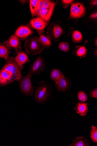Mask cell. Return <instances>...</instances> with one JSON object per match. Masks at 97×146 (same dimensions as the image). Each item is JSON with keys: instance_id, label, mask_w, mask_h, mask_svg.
I'll list each match as a JSON object with an SVG mask.
<instances>
[{"instance_id": "cell-2", "label": "cell", "mask_w": 97, "mask_h": 146, "mask_svg": "<svg viewBox=\"0 0 97 146\" xmlns=\"http://www.w3.org/2000/svg\"><path fill=\"white\" fill-rule=\"evenodd\" d=\"M24 45L27 52L32 56L40 54L44 49L39 38L35 36H30L26 38Z\"/></svg>"}, {"instance_id": "cell-5", "label": "cell", "mask_w": 97, "mask_h": 146, "mask_svg": "<svg viewBox=\"0 0 97 146\" xmlns=\"http://www.w3.org/2000/svg\"><path fill=\"white\" fill-rule=\"evenodd\" d=\"M64 31L58 22L54 21L50 24L47 33L51 39L55 41H59L60 36L64 33Z\"/></svg>"}, {"instance_id": "cell-1", "label": "cell", "mask_w": 97, "mask_h": 146, "mask_svg": "<svg viewBox=\"0 0 97 146\" xmlns=\"http://www.w3.org/2000/svg\"><path fill=\"white\" fill-rule=\"evenodd\" d=\"M23 68L16 57H9L4 67L0 70V86L18 81L22 76L21 72Z\"/></svg>"}, {"instance_id": "cell-7", "label": "cell", "mask_w": 97, "mask_h": 146, "mask_svg": "<svg viewBox=\"0 0 97 146\" xmlns=\"http://www.w3.org/2000/svg\"><path fill=\"white\" fill-rule=\"evenodd\" d=\"M86 10L82 3H74L72 4L70 19H78L84 17L86 15Z\"/></svg>"}, {"instance_id": "cell-28", "label": "cell", "mask_w": 97, "mask_h": 146, "mask_svg": "<svg viewBox=\"0 0 97 146\" xmlns=\"http://www.w3.org/2000/svg\"><path fill=\"white\" fill-rule=\"evenodd\" d=\"M90 17L91 18L93 19H96L97 18V13L96 12L94 13L92 15L90 16Z\"/></svg>"}, {"instance_id": "cell-31", "label": "cell", "mask_w": 97, "mask_h": 146, "mask_svg": "<svg viewBox=\"0 0 97 146\" xmlns=\"http://www.w3.org/2000/svg\"><path fill=\"white\" fill-rule=\"evenodd\" d=\"M94 44L95 46H97V38H96L94 41Z\"/></svg>"}, {"instance_id": "cell-14", "label": "cell", "mask_w": 97, "mask_h": 146, "mask_svg": "<svg viewBox=\"0 0 97 146\" xmlns=\"http://www.w3.org/2000/svg\"><path fill=\"white\" fill-rule=\"evenodd\" d=\"M88 105L87 102H78L75 106L74 110L80 116H85L89 111Z\"/></svg>"}, {"instance_id": "cell-6", "label": "cell", "mask_w": 97, "mask_h": 146, "mask_svg": "<svg viewBox=\"0 0 97 146\" xmlns=\"http://www.w3.org/2000/svg\"><path fill=\"white\" fill-rule=\"evenodd\" d=\"M45 65L46 61L44 58L39 56L30 65L28 74L32 76L39 75L44 71Z\"/></svg>"}, {"instance_id": "cell-18", "label": "cell", "mask_w": 97, "mask_h": 146, "mask_svg": "<svg viewBox=\"0 0 97 146\" xmlns=\"http://www.w3.org/2000/svg\"><path fill=\"white\" fill-rule=\"evenodd\" d=\"M39 39L41 44L46 49L49 48L51 46V39L48 35H41Z\"/></svg>"}, {"instance_id": "cell-8", "label": "cell", "mask_w": 97, "mask_h": 146, "mask_svg": "<svg viewBox=\"0 0 97 146\" xmlns=\"http://www.w3.org/2000/svg\"><path fill=\"white\" fill-rule=\"evenodd\" d=\"M54 8L55 7H38L36 10V16L48 23L50 21Z\"/></svg>"}, {"instance_id": "cell-10", "label": "cell", "mask_w": 97, "mask_h": 146, "mask_svg": "<svg viewBox=\"0 0 97 146\" xmlns=\"http://www.w3.org/2000/svg\"><path fill=\"white\" fill-rule=\"evenodd\" d=\"M72 85L71 80L64 75L59 80L55 82V86L59 91L65 92L70 90Z\"/></svg>"}, {"instance_id": "cell-26", "label": "cell", "mask_w": 97, "mask_h": 146, "mask_svg": "<svg viewBox=\"0 0 97 146\" xmlns=\"http://www.w3.org/2000/svg\"><path fill=\"white\" fill-rule=\"evenodd\" d=\"M90 96L92 98L97 99V88L94 89L90 91Z\"/></svg>"}, {"instance_id": "cell-19", "label": "cell", "mask_w": 97, "mask_h": 146, "mask_svg": "<svg viewBox=\"0 0 97 146\" xmlns=\"http://www.w3.org/2000/svg\"><path fill=\"white\" fill-rule=\"evenodd\" d=\"M87 140L84 137H79L73 140L70 146H89Z\"/></svg>"}, {"instance_id": "cell-16", "label": "cell", "mask_w": 97, "mask_h": 146, "mask_svg": "<svg viewBox=\"0 0 97 146\" xmlns=\"http://www.w3.org/2000/svg\"><path fill=\"white\" fill-rule=\"evenodd\" d=\"M10 50L4 43L0 42V58L7 60L11 52Z\"/></svg>"}, {"instance_id": "cell-4", "label": "cell", "mask_w": 97, "mask_h": 146, "mask_svg": "<svg viewBox=\"0 0 97 146\" xmlns=\"http://www.w3.org/2000/svg\"><path fill=\"white\" fill-rule=\"evenodd\" d=\"M32 76L28 74L26 75L22 76L17 81L21 91L24 95L27 96H32L34 89L31 82Z\"/></svg>"}, {"instance_id": "cell-30", "label": "cell", "mask_w": 97, "mask_h": 146, "mask_svg": "<svg viewBox=\"0 0 97 146\" xmlns=\"http://www.w3.org/2000/svg\"><path fill=\"white\" fill-rule=\"evenodd\" d=\"M94 56L95 58H97V48L94 49Z\"/></svg>"}, {"instance_id": "cell-27", "label": "cell", "mask_w": 97, "mask_h": 146, "mask_svg": "<svg viewBox=\"0 0 97 146\" xmlns=\"http://www.w3.org/2000/svg\"><path fill=\"white\" fill-rule=\"evenodd\" d=\"M90 3L92 8L93 7H95L97 6V1L96 0V1L95 0V1H91Z\"/></svg>"}, {"instance_id": "cell-24", "label": "cell", "mask_w": 97, "mask_h": 146, "mask_svg": "<svg viewBox=\"0 0 97 146\" xmlns=\"http://www.w3.org/2000/svg\"><path fill=\"white\" fill-rule=\"evenodd\" d=\"M59 48L65 52H68L70 50V47L67 42H60L59 44Z\"/></svg>"}, {"instance_id": "cell-9", "label": "cell", "mask_w": 97, "mask_h": 146, "mask_svg": "<svg viewBox=\"0 0 97 146\" xmlns=\"http://www.w3.org/2000/svg\"><path fill=\"white\" fill-rule=\"evenodd\" d=\"M48 23L41 19L37 17L32 19L28 25L31 28L37 32L39 35H42L45 32V30Z\"/></svg>"}, {"instance_id": "cell-29", "label": "cell", "mask_w": 97, "mask_h": 146, "mask_svg": "<svg viewBox=\"0 0 97 146\" xmlns=\"http://www.w3.org/2000/svg\"><path fill=\"white\" fill-rule=\"evenodd\" d=\"M19 2L23 5L25 4L28 2V1H19Z\"/></svg>"}, {"instance_id": "cell-3", "label": "cell", "mask_w": 97, "mask_h": 146, "mask_svg": "<svg viewBox=\"0 0 97 146\" xmlns=\"http://www.w3.org/2000/svg\"><path fill=\"white\" fill-rule=\"evenodd\" d=\"M53 90L51 86L47 82H39L35 92V99L38 102H44L51 96Z\"/></svg>"}, {"instance_id": "cell-13", "label": "cell", "mask_w": 97, "mask_h": 146, "mask_svg": "<svg viewBox=\"0 0 97 146\" xmlns=\"http://www.w3.org/2000/svg\"><path fill=\"white\" fill-rule=\"evenodd\" d=\"M15 55H16L17 60L22 65L30 61L28 56L25 52L21 50V47L15 50Z\"/></svg>"}, {"instance_id": "cell-15", "label": "cell", "mask_w": 97, "mask_h": 146, "mask_svg": "<svg viewBox=\"0 0 97 146\" xmlns=\"http://www.w3.org/2000/svg\"><path fill=\"white\" fill-rule=\"evenodd\" d=\"M88 42V41L86 40L82 45L76 46L75 49L72 52V54L81 58L85 57L87 53L88 49L86 46Z\"/></svg>"}, {"instance_id": "cell-25", "label": "cell", "mask_w": 97, "mask_h": 146, "mask_svg": "<svg viewBox=\"0 0 97 146\" xmlns=\"http://www.w3.org/2000/svg\"><path fill=\"white\" fill-rule=\"evenodd\" d=\"M73 1H71V0H63L62 1V3L64 7L66 9L69 5L72 4Z\"/></svg>"}, {"instance_id": "cell-17", "label": "cell", "mask_w": 97, "mask_h": 146, "mask_svg": "<svg viewBox=\"0 0 97 146\" xmlns=\"http://www.w3.org/2000/svg\"><path fill=\"white\" fill-rule=\"evenodd\" d=\"M64 75L59 69L53 68L50 74V77L52 80L55 82L58 81Z\"/></svg>"}, {"instance_id": "cell-12", "label": "cell", "mask_w": 97, "mask_h": 146, "mask_svg": "<svg viewBox=\"0 0 97 146\" xmlns=\"http://www.w3.org/2000/svg\"><path fill=\"white\" fill-rule=\"evenodd\" d=\"M4 43L11 49L15 50L21 47V44L20 38L15 35H11L8 40Z\"/></svg>"}, {"instance_id": "cell-23", "label": "cell", "mask_w": 97, "mask_h": 146, "mask_svg": "<svg viewBox=\"0 0 97 146\" xmlns=\"http://www.w3.org/2000/svg\"><path fill=\"white\" fill-rule=\"evenodd\" d=\"M90 137L94 143H97V128L94 126H92Z\"/></svg>"}, {"instance_id": "cell-11", "label": "cell", "mask_w": 97, "mask_h": 146, "mask_svg": "<svg viewBox=\"0 0 97 146\" xmlns=\"http://www.w3.org/2000/svg\"><path fill=\"white\" fill-rule=\"evenodd\" d=\"M34 33L33 31L28 26L23 25L19 27L17 29L15 35L23 40L32 35Z\"/></svg>"}, {"instance_id": "cell-21", "label": "cell", "mask_w": 97, "mask_h": 146, "mask_svg": "<svg viewBox=\"0 0 97 146\" xmlns=\"http://www.w3.org/2000/svg\"><path fill=\"white\" fill-rule=\"evenodd\" d=\"M39 1V0H31L30 1V7L32 16H36V10Z\"/></svg>"}, {"instance_id": "cell-22", "label": "cell", "mask_w": 97, "mask_h": 146, "mask_svg": "<svg viewBox=\"0 0 97 146\" xmlns=\"http://www.w3.org/2000/svg\"><path fill=\"white\" fill-rule=\"evenodd\" d=\"M77 96L79 100L81 102H85L88 99V96L86 93L82 91L81 90L78 92Z\"/></svg>"}, {"instance_id": "cell-20", "label": "cell", "mask_w": 97, "mask_h": 146, "mask_svg": "<svg viewBox=\"0 0 97 146\" xmlns=\"http://www.w3.org/2000/svg\"><path fill=\"white\" fill-rule=\"evenodd\" d=\"M71 35L72 40L75 43H81L82 41V35L79 31H75Z\"/></svg>"}]
</instances>
